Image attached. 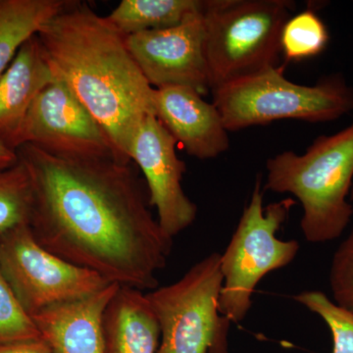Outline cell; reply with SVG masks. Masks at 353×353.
<instances>
[{
	"instance_id": "cell-1",
	"label": "cell",
	"mask_w": 353,
	"mask_h": 353,
	"mask_svg": "<svg viewBox=\"0 0 353 353\" xmlns=\"http://www.w3.org/2000/svg\"><path fill=\"white\" fill-rule=\"evenodd\" d=\"M16 153L31 180L29 228L39 245L115 284L157 289L173 239L130 163L58 157L32 145Z\"/></svg>"
},
{
	"instance_id": "cell-2",
	"label": "cell",
	"mask_w": 353,
	"mask_h": 353,
	"mask_svg": "<svg viewBox=\"0 0 353 353\" xmlns=\"http://www.w3.org/2000/svg\"><path fill=\"white\" fill-rule=\"evenodd\" d=\"M37 36L54 78L99 122L118 160L131 163L132 139L143 121L154 115L155 88L134 62L125 37L88 3L72 0Z\"/></svg>"
},
{
	"instance_id": "cell-3",
	"label": "cell",
	"mask_w": 353,
	"mask_h": 353,
	"mask_svg": "<svg viewBox=\"0 0 353 353\" xmlns=\"http://www.w3.org/2000/svg\"><path fill=\"white\" fill-rule=\"evenodd\" d=\"M264 190L292 194L303 205L301 231L312 243L340 238L353 216V121L334 134L318 137L303 154L292 150L266 162Z\"/></svg>"
},
{
	"instance_id": "cell-4",
	"label": "cell",
	"mask_w": 353,
	"mask_h": 353,
	"mask_svg": "<svg viewBox=\"0 0 353 353\" xmlns=\"http://www.w3.org/2000/svg\"><path fill=\"white\" fill-rule=\"evenodd\" d=\"M296 9L292 0H204V50L210 92L280 66L281 34Z\"/></svg>"
},
{
	"instance_id": "cell-5",
	"label": "cell",
	"mask_w": 353,
	"mask_h": 353,
	"mask_svg": "<svg viewBox=\"0 0 353 353\" xmlns=\"http://www.w3.org/2000/svg\"><path fill=\"white\" fill-rule=\"evenodd\" d=\"M211 94L228 132L284 119L333 122L353 111V87L341 74L299 85L285 78L281 65L224 83Z\"/></svg>"
},
{
	"instance_id": "cell-6",
	"label": "cell",
	"mask_w": 353,
	"mask_h": 353,
	"mask_svg": "<svg viewBox=\"0 0 353 353\" xmlns=\"http://www.w3.org/2000/svg\"><path fill=\"white\" fill-rule=\"evenodd\" d=\"M294 204V199L288 197L264 208L261 179H257L250 203L221 254L223 287L219 310L230 321H243L252 307V294L260 281L296 259L299 243L277 236Z\"/></svg>"
},
{
	"instance_id": "cell-7",
	"label": "cell",
	"mask_w": 353,
	"mask_h": 353,
	"mask_svg": "<svg viewBox=\"0 0 353 353\" xmlns=\"http://www.w3.org/2000/svg\"><path fill=\"white\" fill-rule=\"evenodd\" d=\"M221 254L211 253L180 280L146 294L161 329L157 353H229L231 321L219 310Z\"/></svg>"
},
{
	"instance_id": "cell-8",
	"label": "cell",
	"mask_w": 353,
	"mask_h": 353,
	"mask_svg": "<svg viewBox=\"0 0 353 353\" xmlns=\"http://www.w3.org/2000/svg\"><path fill=\"white\" fill-rule=\"evenodd\" d=\"M0 268L30 316L90 296L112 284L39 245L28 225L0 233Z\"/></svg>"
},
{
	"instance_id": "cell-9",
	"label": "cell",
	"mask_w": 353,
	"mask_h": 353,
	"mask_svg": "<svg viewBox=\"0 0 353 353\" xmlns=\"http://www.w3.org/2000/svg\"><path fill=\"white\" fill-rule=\"evenodd\" d=\"M24 145L70 159L119 161L101 125L57 79L43 88L32 104L21 130L18 148Z\"/></svg>"
},
{
	"instance_id": "cell-10",
	"label": "cell",
	"mask_w": 353,
	"mask_h": 353,
	"mask_svg": "<svg viewBox=\"0 0 353 353\" xmlns=\"http://www.w3.org/2000/svg\"><path fill=\"white\" fill-rule=\"evenodd\" d=\"M127 48L154 88L183 85L210 92L202 9L181 24L125 37Z\"/></svg>"
},
{
	"instance_id": "cell-11",
	"label": "cell",
	"mask_w": 353,
	"mask_h": 353,
	"mask_svg": "<svg viewBox=\"0 0 353 353\" xmlns=\"http://www.w3.org/2000/svg\"><path fill=\"white\" fill-rule=\"evenodd\" d=\"M176 141L154 115L145 118L132 139L131 161L145 176L150 206L157 210V221L173 239L196 219L197 206L183 189L187 171L176 153Z\"/></svg>"
},
{
	"instance_id": "cell-12",
	"label": "cell",
	"mask_w": 353,
	"mask_h": 353,
	"mask_svg": "<svg viewBox=\"0 0 353 353\" xmlns=\"http://www.w3.org/2000/svg\"><path fill=\"white\" fill-rule=\"evenodd\" d=\"M154 116L190 157L211 159L229 150V132L219 111L194 88H155Z\"/></svg>"
},
{
	"instance_id": "cell-13",
	"label": "cell",
	"mask_w": 353,
	"mask_h": 353,
	"mask_svg": "<svg viewBox=\"0 0 353 353\" xmlns=\"http://www.w3.org/2000/svg\"><path fill=\"white\" fill-rule=\"evenodd\" d=\"M120 285L112 283L90 296L57 304L32 316L53 353H105L104 311Z\"/></svg>"
},
{
	"instance_id": "cell-14",
	"label": "cell",
	"mask_w": 353,
	"mask_h": 353,
	"mask_svg": "<svg viewBox=\"0 0 353 353\" xmlns=\"http://www.w3.org/2000/svg\"><path fill=\"white\" fill-rule=\"evenodd\" d=\"M55 80L38 36L22 46L0 78V143L16 152L21 130L32 104Z\"/></svg>"
},
{
	"instance_id": "cell-15",
	"label": "cell",
	"mask_w": 353,
	"mask_h": 353,
	"mask_svg": "<svg viewBox=\"0 0 353 353\" xmlns=\"http://www.w3.org/2000/svg\"><path fill=\"white\" fill-rule=\"evenodd\" d=\"M105 353H157L161 329L146 294L120 285L104 311Z\"/></svg>"
},
{
	"instance_id": "cell-16",
	"label": "cell",
	"mask_w": 353,
	"mask_h": 353,
	"mask_svg": "<svg viewBox=\"0 0 353 353\" xmlns=\"http://www.w3.org/2000/svg\"><path fill=\"white\" fill-rule=\"evenodd\" d=\"M70 0H0V78L32 37Z\"/></svg>"
},
{
	"instance_id": "cell-17",
	"label": "cell",
	"mask_w": 353,
	"mask_h": 353,
	"mask_svg": "<svg viewBox=\"0 0 353 353\" xmlns=\"http://www.w3.org/2000/svg\"><path fill=\"white\" fill-rule=\"evenodd\" d=\"M204 0H122L106 19L124 37L181 24Z\"/></svg>"
},
{
	"instance_id": "cell-18",
	"label": "cell",
	"mask_w": 353,
	"mask_h": 353,
	"mask_svg": "<svg viewBox=\"0 0 353 353\" xmlns=\"http://www.w3.org/2000/svg\"><path fill=\"white\" fill-rule=\"evenodd\" d=\"M330 39L328 28L314 10L294 14L281 34L282 55L288 61H301L321 54Z\"/></svg>"
},
{
	"instance_id": "cell-19",
	"label": "cell",
	"mask_w": 353,
	"mask_h": 353,
	"mask_svg": "<svg viewBox=\"0 0 353 353\" xmlns=\"http://www.w3.org/2000/svg\"><path fill=\"white\" fill-rule=\"evenodd\" d=\"M32 192L31 180L24 165L0 169V233L29 226Z\"/></svg>"
},
{
	"instance_id": "cell-20",
	"label": "cell",
	"mask_w": 353,
	"mask_h": 353,
	"mask_svg": "<svg viewBox=\"0 0 353 353\" xmlns=\"http://www.w3.org/2000/svg\"><path fill=\"white\" fill-rule=\"evenodd\" d=\"M326 323L333 336L332 353H353V314L334 303L324 292L307 290L294 296Z\"/></svg>"
},
{
	"instance_id": "cell-21",
	"label": "cell",
	"mask_w": 353,
	"mask_h": 353,
	"mask_svg": "<svg viewBox=\"0 0 353 353\" xmlns=\"http://www.w3.org/2000/svg\"><path fill=\"white\" fill-rule=\"evenodd\" d=\"M43 339L0 268V345Z\"/></svg>"
},
{
	"instance_id": "cell-22",
	"label": "cell",
	"mask_w": 353,
	"mask_h": 353,
	"mask_svg": "<svg viewBox=\"0 0 353 353\" xmlns=\"http://www.w3.org/2000/svg\"><path fill=\"white\" fill-rule=\"evenodd\" d=\"M329 282L334 303L353 314V227L334 253Z\"/></svg>"
},
{
	"instance_id": "cell-23",
	"label": "cell",
	"mask_w": 353,
	"mask_h": 353,
	"mask_svg": "<svg viewBox=\"0 0 353 353\" xmlns=\"http://www.w3.org/2000/svg\"><path fill=\"white\" fill-rule=\"evenodd\" d=\"M0 353H53L50 345L43 341L32 340L1 343Z\"/></svg>"
},
{
	"instance_id": "cell-24",
	"label": "cell",
	"mask_w": 353,
	"mask_h": 353,
	"mask_svg": "<svg viewBox=\"0 0 353 353\" xmlns=\"http://www.w3.org/2000/svg\"><path fill=\"white\" fill-rule=\"evenodd\" d=\"M19 161L16 152L0 143V169H6Z\"/></svg>"
},
{
	"instance_id": "cell-25",
	"label": "cell",
	"mask_w": 353,
	"mask_h": 353,
	"mask_svg": "<svg viewBox=\"0 0 353 353\" xmlns=\"http://www.w3.org/2000/svg\"><path fill=\"white\" fill-rule=\"evenodd\" d=\"M350 201H353V185H352V192H350Z\"/></svg>"
}]
</instances>
